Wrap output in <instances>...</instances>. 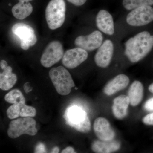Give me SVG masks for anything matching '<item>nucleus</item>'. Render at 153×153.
<instances>
[{
	"instance_id": "1",
	"label": "nucleus",
	"mask_w": 153,
	"mask_h": 153,
	"mask_svg": "<svg viewBox=\"0 0 153 153\" xmlns=\"http://www.w3.org/2000/svg\"><path fill=\"white\" fill-rule=\"evenodd\" d=\"M153 47V36L147 31L141 32L125 43V54L132 63L144 58Z\"/></svg>"
},
{
	"instance_id": "2",
	"label": "nucleus",
	"mask_w": 153,
	"mask_h": 153,
	"mask_svg": "<svg viewBox=\"0 0 153 153\" xmlns=\"http://www.w3.org/2000/svg\"><path fill=\"white\" fill-rule=\"evenodd\" d=\"M63 118L66 124L77 131L83 133L89 132L91 128L87 113L81 108L72 105L66 108Z\"/></svg>"
},
{
	"instance_id": "3",
	"label": "nucleus",
	"mask_w": 153,
	"mask_h": 153,
	"mask_svg": "<svg viewBox=\"0 0 153 153\" xmlns=\"http://www.w3.org/2000/svg\"><path fill=\"white\" fill-rule=\"evenodd\" d=\"M49 76L57 93L66 95L71 92L75 84L71 74L62 66L52 68L49 71Z\"/></svg>"
},
{
	"instance_id": "4",
	"label": "nucleus",
	"mask_w": 153,
	"mask_h": 153,
	"mask_svg": "<svg viewBox=\"0 0 153 153\" xmlns=\"http://www.w3.org/2000/svg\"><path fill=\"white\" fill-rule=\"evenodd\" d=\"M66 4L64 0H51L45 11L46 21L49 29L60 27L66 19Z\"/></svg>"
},
{
	"instance_id": "5",
	"label": "nucleus",
	"mask_w": 153,
	"mask_h": 153,
	"mask_svg": "<svg viewBox=\"0 0 153 153\" xmlns=\"http://www.w3.org/2000/svg\"><path fill=\"white\" fill-rule=\"evenodd\" d=\"M36 126V121L32 117L19 118L10 122L8 135L12 139L17 138L23 134L36 135L38 133Z\"/></svg>"
},
{
	"instance_id": "6",
	"label": "nucleus",
	"mask_w": 153,
	"mask_h": 153,
	"mask_svg": "<svg viewBox=\"0 0 153 153\" xmlns=\"http://www.w3.org/2000/svg\"><path fill=\"white\" fill-rule=\"evenodd\" d=\"M64 50L62 44L59 41L50 42L44 49L41 58V65L49 68L55 65L63 58Z\"/></svg>"
},
{
	"instance_id": "7",
	"label": "nucleus",
	"mask_w": 153,
	"mask_h": 153,
	"mask_svg": "<svg viewBox=\"0 0 153 153\" xmlns=\"http://www.w3.org/2000/svg\"><path fill=\"white\" fill-rule=\"evenodd\" d=\"M12 33L18 36L21 41V47L23 50H28L36 44L37 38L35 31L31 26L24 23H17L12 28Z\"/></svg>"
},
{
	"instance_id": "8",
	"label": "nucleus",
	"mask_w": 153,
	"mask_h": 153,
	"mask_svg": "<svg viewBox=\"0 0 153 153\" xmlns=\"http://www.w3.org/2000/svg\"><path fill=\"white\" fill-rule=\"evenodd\" d=\"M153 21V8L145 6L134 9L127 16L126 22L134 27H140L149 24Z\"/></svg>"
},
{
	"instance_id": "9",
	"label": "nucleus",
	"mask_w": 153,
	"mask_h": 153,
	"mask_svg": "<svg viewBox=\"0 0 153 153\" xmlns=\"http://www.w3.org/2000/svg\"><path fill=\"white\" fill-rule=\"evenodd\" d=\"M88 57L86 50L76 47L68 49L64 53L62 58V63L66 68L72 69L84 62Z\"/></svg>"
},
{
	"instance_id": "10",
	"label": "nucleus",
	"mask_w": 153,
	"mask_h": 153,
	"mask_svg": "<svg viewBox=\"0 0 153 153\" xmlns=\"http://www.w3.org/2000/svg\"><path fill=\"white\" fill-rule=\"evenodd\" d=\"M103 36L100 32L94 31L86 36H79L74 41L75 46L86 51H93L99 48L102 44Z\"/></svg>"
},
{
	"instance_id": "11",
	"label": "nucleus",
	"mask_w": 153,
	"mask_h": 153,
	"mask_svg": "<svg viewBox=\"0 0 153 153\" xmlns=\"http://www.w3.org/2000/svg\"><path fill=\"white\" fill-rule=\"evenodd\" d=\"M114 47L112 41L106 40L98 48L94 56L96 65L100 68H106L111 63L113 55Z\"/></svg>"
},
{
	"instance_id": "12",
	"label": "nucleus",
	"mask_w": 153,
	"mask_h": 153,
	"mask_svg": "<svg viewBox=\"0 0 153 153\" xmlns=\"http://www.w3.org/2000/svg\"><path fill=\"white\" fill-rule=\"evenodd\" d=\"M93 129L96 136L100 140H112L115 137V133L109 122L104 117H100L95 120Z\"/></svg>"
},
{
	"instance_id": "13",
	"label": "nucleus",
	"mask_w": 153,
	"mask_h": 153,
	"mask_svg": "<svg viewBox=\"0 0 153 153\" xmlns=\"http://www.w3.org/2000/svg\"><path fill=\"white\" fill-rule=\"evenodd\" d=\"M96 21L97 26L100 31L107 35H113L114 33L113 19L107 11L103 10L100 11Z\"/></svg>"
},
{
	"instance_id": "14",
	"label": "nucleus",
	"mask_w": 153,
	"mask_h": 153,
	"mask_svg": "<svg viewBox=\"0 0 153 153\" xmlns=\"http://www.w3.org/2000/svg\"><path fill=\"white\" fill-rule=\"evenodd\" d=\"M129 81V79L126 75L119 74L107 83L103 89V92L107 95H112L125 88L128 85Z\"/></svg>"
},
{
	"instance_id": "15",
	"label": "nucleus",
	"mask_w": 153,
	"mask_h": 153,
	"mask_svg": "<svg viewBox=\"0 0 153 153\" xmlns=\"http://www.w3.org/2000/svg\"><path fill=\"white\" fill-rule=\"evenodd\" d=\"M130 104L128 96L120 95L114 100L112 111L115 117L122 120L127 114L128 108Z\"/></svg>"
},
{
	"instance_id": "16",
	"label": "nucleus",
	"mask_w": 153,
	"mask_h": 153,
	"mask_svg": "<svg viewBox=\"0 0 153 153\" xmlns=\"http://www.w3.org/2000/svg\"><path fill=\"white\" fill-rule=\"evenodd\" d=\"M120 143L118 141L96 140L91 144V149L94 152L97 153H109L118 150Z\"/></svg>"
},
{
	"instance_id": "17",
	"label": "nucleus",
	"mask_w": 153,
	"mask_h": 153,
	"mask_svg": "<svg viewBox=\"0 0 153 153\" xmlns=\"http://www.w3.org/2000/svg\"><path fill=\"white\" fill-rule=\"evenodd\" d=\"M16 75L13 72V68L8 66L0 74V88L4 91L10 90L17 82Z\"/></svg>"
},
{
	"instance_id": "18",
	"label": "nucleus",
	"mask_w": 153,
	"mask_h": 153,
	"mask_svg": "<svg viewBox=\"0 0 153 153\" xmlns=\"http://www.w3.org/2000/svg\"><path fill=\"white\" fill-rule=\"evenodd\" d=\"M143 86L140 81H134L130 86L128 96L130 104L132 106H136L139 104L143 99Z\"/></svg>"
},
{
	"instance_id": "19",
	"label": "nucleus",
	"mask_w": 153,
	"mask_h": 153,
	"mask_svg": "<svg viewBox=\"0 0 153 153\" xmlns=\"http://www.w3.org/2000/svg\"><path fill=\"white\" fill-rule=\"evenodd\" d=\"M33 7L30 2L19 1L12 9V13L16 19L23 20L33 13Z\"/></svg>"
},
{
	"instance_id": "20",
	"label": "nucleus",
	"mask_w": 153,
	"mask_h": 153,
	"mask_svg": "<svg viewBox=\"0 0 153 153\" xmlns=\"http://www.w3.org/2000/svg\"><path fill=\"white\" fill-rule=\"evenodd\" d=\"M4 99L6 102L11 104H24L26 101L23 94L18 89H13L7 94L5 96Z\"/></svg>"
},
{
	"instance_id": "21",
	"label": "nucleus",
	"mask_w": 153,
	"mask_h": 153,
	"mask_svg": "<svg viewBox=\"0 0 153 153\" xmlns=\"http://www.w3.org/2000/svg\"><path fill=\"white\" fill-rule=\"evenodd\" d=\"M123 5L127 10H130L145 6H152L153 0H123Z\"/></svg>"
},
{
	"instance_id": "22",
	"label": "nucleus",
	"mask_w": 153,
	"mask_h": 153,
	"mask_svg": "<svg viewBox=\"0 0 153 153\" xmlns=\"http://www.w3.org/2000/svg\"><path fill=\"white\" fill-rule=\"evenodd\" d=\"M23 104L15 103L9 107L7 110L8 117L10 119H14L20 116L21 108Z\"/></svg>"
},
{
	"instance_id": "23",
	"label": "nucleus",
	"mask_w": 153,
	"mask_h": 153,
	"mask_svg": "<svg viewBox=\"0 0 153 153\" xmlns=\"http://www.w3.org/2000/svg\"><path fill=\"white\" fill-rule=\"evenodd\" d=\"M36 114V110L33 106L27 105H22L20 111V116L21 117H34Z\"/></svg>"
},
{
	"instance_id": "24",
	"label": "nucleus",
	"mask_w": 153,
	"mask_h": 153,
	"mask_svg": "<svg viewBox=\"0 0 153 153\" xmlns=\"http://www.w3.org/2000/svg\"><path fill=\"white\" fill-rule=\"evenodd\" d=\"M143 122L146 125L153 126V113L144 117L143 119Z\"/></svg>"
},
{
	"instance_id": "25",
	"label": "nucleus",
	"mask_w": 153,
	"mask_h": 153,
	"mask_svg": "<svg viewBox=\"0 0 153 153\" xmlns=\"http://www.w3.org/2000/svg\"><path fill=\"white\" fill-rule=\"evenodd\" d=\"M144 108L148 111H153V98H150L146 102Z\"/></svg>"
},
{
	"instance_id": "26",
	"label": "nucleus",
	"mask_w": 153,
	"mask_h": 153,
	"mask_svg": "<svg viewBox=\"0 0 153 153\" xmlns=\"http://www.w3.org/2000/svg\"><path fill=\"white\" fill-rule=\"evenodd\" d=\"M46 147L43 143H40L36 146L35 149V153H46Z\"/></svg>"
},
{
	"instance_id": "27",
	"label": "nucleus",
	"mask_w": 153,
	"mask_h": 153,
	"mask_svg": "<svg viewBox=\"0 0 153 153\" xmlns=\"http://www.w3.org/2000/svg\"><path fill=\"white\" fill-rule=\"evenodd\" d=\"M68 2L76 6H81L86 2L87 0H67Z\"/></svg>"
},
{
	"instance_id": "28",
	"label": "nucleus",
	"mask_w": 153,
	"mask_h": 153,
	"mask_svg": "<svg viewBox=\"0 0 153 153\" xmlns=\"http://www.w3.org/2000/svg\"><path fill=\"white\" fill-rule=\"evenodd\" d=\"M62 153H76L74 151V148L71 147L69 146L67 147L66 149H63L62 152H61Z\"/></svg>"
},
{
	"instance_id": "29",
	"label": "nucleus",
	"mask_w": 153,
	"mask_h": 153,
	"mask_svg": "<svg viewBox=\"0 0 153 153\" xmlns=\"http://www.w3.org/2000/svg\"><path fill=\"white\" fill-rule=\"evenodd\" d=\"M24 88L26 93H28L32 90L31 86H30V83L29 82L25 83L24 85Z\"/></svg>"
},
{
	"instance_id": "30",
	"label": "nucleus",
	"mask_w": 153,
	"mask_h": 153,
	"mask_svg": "<svg viewBox=\"0 0 153 153\" xmlns=\"http://www.w3.org/2000/svg\"><path fill=\"white\" fill-rule=\"evenodd\" d=\"M0 66H1V69H2L3 70H4L8 66L7 61L3 60H1L0 62Z\"/></svg>"
},
{
	"instance_id": "31",
	"label": "nucleus",
	"mask_w": 153,
	"mask_h": 153,
	"mask_svg": "<svg viewBox=\"0 0 153 153\" xmlns=\"http://www.w3.org/2000/svg\"><path fill=\"white\" fill-rule=\"evenodd\" d=\"M59 148L57 147H55L52 149V151H51V153H57L59 152Z\"/></svg>"
},
{
	"instance_id": "32",
	"label": "nucleus",
	"mask_w": 153,
	"mask_h": 153,
	"mask_svg": "<svg viewBox=\"0 0 153 153\" xmlns=\"http://www.w3.org/2000/svg\"><path fill=\"white\" fill-rule=\"evenodd\" d=\"M149 90L150 92L153 94V83H152L149 86Z\"/></svg>"
},
{
	"instance_id": "33",
	"label": "nucleus",
	"mask_w": 153,
	"mask_h": 153,
	"mask_svg": "<svg viewBox=\"0 0 153 153\" xmlns=\"http://www.w3.org/2000/svg\"><path fill=\"white\" fill-rule=\"evenodd\" d=\"M19 1L24 2H29L30 1H33V0H19Z\"/></svg>"
},
{
	"instance_id": "34",
	"label": "nucleus",
	"mask_w": 153,
	"mask_h": 153,
	"mask_svg": "<svg viewBox=\"0 0 153 153\" xmlns=\"http://www.w3.org/2000/svg\"><path fill=\"white\" fill-rule=\"evenodd\" d=\"M75 89H77V88H75Z\"/></svg>"
}]
</instances>
